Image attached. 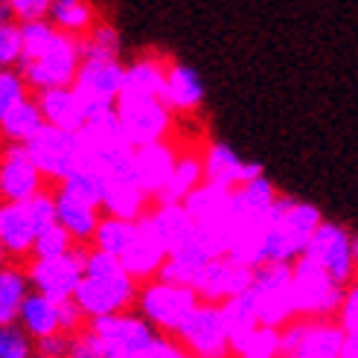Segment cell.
<instances>
[{"label": "cell", "mask_w": 358, "mask_h": 358, "mask_svg": "<svg viewBox=\"0 0 358 358\" xmlns=\"http://www.w3.org/2000/svg\"><path fill=\"white\" fill-rule=\"evenodd\" d=\"M213 262L210 250L199 242V236H195V242H189L187 248H181L178 254H172L164 265V271H160L157 280H166V282H175V285H187V289H192L195 280H199V274L204 271V268Z\"/></svg>", "instance_id": "obj_27"}, {"label": "cell", "mask_w": 358, "mask_h": 358, "mask_svg": "<svg viewBox=\"0 0 358 358\" xmlns=\"http://www.w3.org/2000/svg\"><path fill=\"white\" fill-rule=\"evenodd\" d=\"M70 341L73 335H52V338H44V341H35V352L38 355H50V358H67L70 352Z\"/></svg>", "instance_id": "obj_47"}, {"label": "cell", "mask_w": 358, "mask_h": 358, "mask_svg": "<svg viewBox=\"0 0 358 358\" xmlns=\"http://www.w3.org/2000/svg\"><path fill=\"white\" fill-rule=\"evenodd\" d=\"M27 210H29V216H32L35 230H38V236L44 234V230H50V227L59 224L56 192H41V195H35L32 201H27Z\"/></svg>", "instance_id": "obj_42"}, {"label": "cell", "mask_w": 358, "mask_h": 358, "mask_svg": "<svg viewBox=\"0 0 358 358\" xmlns=\"http://www.w3.org/2000/svg\"><path fill=\"white\" fill-rule=\"evenodd\" d=\"M189 216L199 230V242L210 250L213 259L230 257L234 248V230H236V210H234V189L204 181L184 201Z\"/></svg>", "instance_id": "obj_3"}, {"label": "cell", "mask_w": 358, "mask_h": 358, "mask_svg": "<svg viewBox=\"0 0 358 358\" xmlns=\"http://www.w3.org/2000/svg\"><path fill=\"white\" fill-rule=\"evenodd\" d=\"M27 82L17 70H0V114H9L21 102H27Z\"/></svg>", "instance_id": "obj_41"}, {"label": "cell", "mask_w": 358, "mask_h": 358, "mask_svg": "<svg viewBox=\"0 0 358 358\" xmlns=\"http://www.w3.org/2000/svg\"><path fill=\"white\" fill-rule=\"evenodd\" d=\"M149 219L169 257L178 254L181 248H187L189 242H195V236H199L195 222L184 204H157L155 210H149Z\"/></svg>", "instance_id": "obj_21"}, {"label": "cell", "mask_w": 358, "mask_h": 358, "mask_svg": "<svg viewBox=\"0 0 358 358\" xmlns=\"http://www.w3.org/2000/svg\"><path fill=\"white\" fill-rule=\"evenodd\" d=\"M146 204H149V195L140 189V184L134 178H122V181H111L108 192H105V201L102 210L108 213L111 219H122V222H140L146 219Z\"/></svg>", "instance_id": "obj_25"}, {"label": "cell", "mask_w": 358, "mask_h": 358, "mask_svg": "<svg viewBox=\"0 0 358 358\" xmlns=\"http://www.w3.org/2000/svg\"><path fill=\"white\" fill-rule=\"evenodd\" d=\"M24 59V32L21 24H0V64L3 70H15Z\"/></svg>", "instance_id": "obj_40"}, {"label": "cell", "mask_w": 358, "mask_h": 358, "mask_svg": "<svg viewBox=\"0 0 358 358\" xmlns=\"http://www.w3.org/2000/svg\"><path fill=\"white\" fill-rule=\"evenodd\" d=\"M347 332L335 320H309L303 344L292 358H341Z\"/></svg>", "instance_id": "obj_26"}, {"label": "cell", "mask_w": 358, "mask_h": 358, "mask_svg": "<svg viewBox=\"0 0 358 358\" xmlns=\"http://www.w3.org/2000/svg\"><path fill=\"white\" fill-rule=\"evenodd\" d=\"M17 327H21L27 335H32L35 341L62 335V309H59V303H52L50 297L32 292L27 297V303H24V309H21Z\"/></svg>", "instance_id": "obj_24"}, {"label": "cell", "mask_w": 358, "mask_h": 358, "mask_svg": "<svg viewBox=\"0 0 358 358\" xmlns=\"http://www.w3.org/2000/svg\"><path fill=\"white\" fill-rule=\"evenodd\" d=\"M199 303H201V297L192 289L166 282V280L146 282L140 289V297H137L140 317L149 320L157 332H169V335H175L181 329V324L195 312Z\"/></svg>", "instance_id": "obj_6"}, {"label": "cell", "mask_w": 358, "mask_h": 358, "mask_svg": "<svg viewBox=\"0 0 358 358\" xmlns=\"http://www.w3.org/2000/svg\"><path fill=\"white\" fill-rule=\"evenodd\" d=\"M24 149L32 164L38 166V172L44 175V181H52L59 187L79 169V134L44 125Z\"/></svg>", "instance_id": "obj_11"}, {"label": "cell", "mask_w": 358, "mask_h": 358, "mask_svg": "<svg viewBox=\"0 0 358 358\" xmlns=\"http://www.w3.org/2000/svg\"><path fill=\"white\" fill-rule=\"evenodd\" d=\"M35 350L21 327H0V358H32Z\"/></svg>", "instance_id": "obj_43"}, {"label": "cell", "mask_w": 358, "mask_h": 358, "mask_svg": "<svg viewBox=\"0 0 358 358\" xmlns=\"http://www.w3.org/2000/svg\"><path fill=\"white\" fill-rule=\"evenodd\" d=\"M222 317H224V327H227V335H230V347H234V355L242 350V344L248 341V338L262 327L257 312H254V303H250L248 294L222 303Z\"/></svg>", "instance_id": "obj_32"}, {"label": "cell", "mask_w": 358, "mask_h": 358, "mask_svg": "<svg viewBox=\"0 0 358 358\" xmlns=\"http://www.w3.org/2000/svg\"><path fill=\"white\" fill-rule=\"evenodd\" d=\"M134 230H137V222H122V219H111V216H108V219L99 222L91 248L120 259L125 250H129V245H131V239H134Z\"/></svg>", "instance_id": "obj_34"}, {"label": "cell", "mask_w": 358, "mask_h": 358, "mask_svg": "<svg viewBox=\"0 0 358 358\" xmlns=\"http://www.w3.org/2000/svg\"><path fill=\"white\" fill-rule=\"evenodd\" d=\"M38 230L32 224L27 204H3L0 207V248L12 259L32 257Z\"/></svg>", "instance_id": "obj_19"}, {"label": "cell", "mask_w": 358, "mask_h": 358, "mask_svg": "<svg viewBox=\"0 0 358 358\" xmlns=\"http://www.w3.org/2000/svg\"><path fill=\"white\" fill-rule=\"evenodd\" d=\"M178 344L195 358H230L234 347H230V335L222 317V306L213 303H199L195 312L181 324L175 332Z\"/></svg>", "instance_id": "obj_12"}, {"label": "cell", "mask_w": 358, "mask_h": 358, "mask_svg": "<svg viewBox=\"0 0 358 358\" xmlns=\"http://www.w3.org/2000/svg\"><path fill=\"white\" fill-rule=\"evenodd\" d=\"M204 99V85L199 79L192 67L187 64H178V62H169V70H166V87H164V102L166 108L175 114H192L199 111V105Z\"/></svg>", "instance_id": "obj_23"}, {"label": "cell", "mask_w": 358, "mask_h": 358, "mask_svg": "<svg viewBox=\"0 0 358 358\" xmlns=\"http://www.w3.org/2000/svg\"><path fill=\"white\" fill-rule=\"evenodd\" d=\"M143 358H195L192 352H187L181 344H175L172 338H166V335H160L157 341L152 344V350L143 355Z\"/></svg>", "instance_id": "obj_48"}, {"label": "cell", "mask_w": 358, "mask_h": 358, "mask_svg": "<svg viewBox=\"0 0 358 358\" xmlns=\"http://www.w3.org/2000/svg\"><path fill=\"white\" fill-rule=\"evenodd\" d=\"M56 207H59V224L76 239V245L94 242L96 227L102 222L96 204L85 201V199H79V195L67 192V189H56Z\"/></svg>", "instance_id": "obj_22"}, {"label": "cell", "mask_w": 358, "mask_h": 358, "mask_svg": "<svg viewBox=\"0 0 358 358\" xmlns=\"http://www.w3.org/2000/svg\"><path fill=\"white\" fill-rule=\"evenodd\" d=\"M324 224L320 210L315 204L280 195V201L268 219V236H265V262L268 265H294L303 259L309 242Z\"/></svg>", "instance_id": "obj_2"}, {"label": "cell", "mask_w": 358, "mask_h": 358, "mask_svg": "<svg viewBox=\"0 0 358 358\" xmlns=\"http://www.w3.org/2000/svg\"><path fill=\"white\" fill-rule=\"evenodd\" d=\"M117 117L134 149L164 143V137L169 134V122H172V111L166 108L164 99L134 96V94H122L117 99Z\"/></svg>", "instance_id": "obj_9"}, {"label": "cell", "mask_w": 358, "mask_h": 358, "mask_svg": "<svg viewBox=\"0 0 358 358\" xmlns=\"http://www.w3.org/2000/svg\"><path fill=\"white\" fill-rule=\"evenodd\" d=\"M204 175L210 184L239 189L250 181H257V178H262V166L242 160L227 143H213V146H207V155H204Z\"/></svg>", "instance_id": "obj_17"}, {"label": "cell", "mask_w": 358, "mask_h": 358, "mask_svg": "<svg viewBox=\"0 0 358 358\" xmlns=\"http://www.w3.org/2000/svg\"><path fill=\"white\" fill-rule=\"evenodd\" d=\"M32 358H50V355H38V352H35V355H32Z\"/></svg>", "instance_id": "obj_51"}, {"label": "cell", "mask_w": 358, "mask_h": 358, "mask_svg": "<svg viewBox=\"0 0 358 358\" xmlns=\"http://www.w3.org/2000/svg\"><path fill=\"white\" fill-rule=\"evenodd\" d=\"M102 347V358H143L157 341V329L140 315H111L87 324Z\"/></svg>", "instance_id": "obj_8"}, {"label": "cell", "mask_w": 358, "mask_h": 358, "mask_svg": "<svg viewBox=\"0 0 358 358\" xmlns=\"http://www.w3.org/2000/svg\"><path fill=\"white\" fill-rule=\"evenodd\" d=\"M204 181H207L204 157H199V155H181V157H178V166H175L172 178H169V184H166V189L160 192L157 204H184Z\"/></svg>", "instance_id": "obj_29"}, {"label": "cell", "mask_w": 358, "mask_h": 358, "mask_svg": "<svg viewBox=\"0 0 358 358\" xmlns=\"http://www.w3.org/2000/svg\"><path fill=\"white\" fill-rule=\"evenodd\" d=\"M21 32H24V59L27 62H38L47 56V50L52 47V41L59 38V32L56 24L52 21H32V24H21ZM21 59V62H24Z\"/></svg>", "instance_id": "obj_36"}, {"label": "cell", "mask_w": 358, "mask_h": 358, "mask_svg": "<svg viewBox=\"0 0 358 358\" xmlns=\"http://www.w3.org/2000/svg\"><path fill=\"white\" fill-rule=\"evenodd\" d=\"M76 239L67 234L62 224L44 230V234L35 239V250H32V259H62L67 254H73Z\"/></svg>", "instance_id": "obj_38"}, {"label": "cell", "mask_w": 358, "mask_h": 358, "mask_svg": "<svg viewBox=\"0 0 358 358\" xmlns=\"http://www.w3.org/2000/svg\"><path fill=\"white\" fill-rule=\"evenodd\" d=\"M352 254H355V265H358V234L352 236Z\"/></svg>", "instance_id": "obj_50"}, {"label": "cell", "mask_w": 358, "mask_h": 358, "mask_svg": "<svg viewBox=\"0 0 358 358\" xmlns=\"http://www.w3.org/2000/svg\"><path fill=\"white\" fill-rule=\"evenodd\" d=\"M29 274L15 265L0 268V327H15L29 292Z\"/></svg>", "instance_id": "obj_28"}, {"label": "cell", "mask_w": 358, "mask_h": 358, "mask_svg": "<svg viewBox=\"0 0 358 358\" xmlns=\"http://www.w3.org/2000/svg\"><path fill=\"white\" fill-rule=\"evenodd\" d=\"M44 114L38 108L35 99L21 102L17 108H12L9 114H0V131L9 143H17V146H27V143L44 129Z\"/></svg>", "instance_id": "obj_31"}, {"label": "cell", "mask_w": 358, "mask_h": 358, "mask_svg": "<svg viewBox=\"0 0 358 358\" xmlns=\"http://www.w3.org/2000/svg\"><path fill=\"white\" fill-rule=\"evenodd\" d=\"M236 358H282V350H280V329L259 327V329L242 344V350L236 352Z\"/></svg>", "instance_id": "obj_39"}, {"label": "cell", "mask_w": 358, "mask_h": 358, "mask_svg": "<svg viewBox=\"0 0 358 358\" xmlns=\"http://www.w3.org/2000/svg\"><path fill=\"white\" fill-rule=\"evenodd\" d=\"M341 358H358V332L347 335V341H344V350H341Z\"/></svg>", "instance_id": "obj_49"}, {"label": "cell", "mask_w": 358, "mask_h": 358, "mask_svg": "<svg viewBox=\"0 0 358 358\" xmlns=\"http://www.w3.org/2000/svg\"><path fill=\"white\" fill-rule=\"evenodd\" d=\"M292 294H294V312L306 320H329L341 312V303L347 289L338 285L324 268L297 259L292 265Z\"/></svg>", "instance_id": "obj_4"}, {"label": "cell", "mask_w": 358, "mask_h": 358, "mask_svg": "<svg viewBox=\"0 0 358 358\" xmlns=\"http://www.w3.org/2000/svg\"><path fill=\"white\" fill-rule=\"evenodd\" d=\"M50 0H12V15L21 24H32V21H44L50 17Z\"/></svg>", "instance_id": "obj_45"}, {"label": "cell", "mask_w": 358, "mask_h": 358, "mask_svg": "<svg viewBox=\"0 0 358 358\" xmlns=\"http://www.w3.org/2000/svg\"><path fill=\"white\" fill-rule=\"evenodd\" d=\"M59 189H67V192L79 195V199L91 201V204H96V207H102L105 192H108V181H105V178H102L96 169H91V166H79V169L70 175Z\"/></svg>", "instance_id": "obj_35"}, {"label": "cell", "mask_w": 358, "mask_h": 358, "mask_svg": "<svg viewBox=\"0 0 358 358\" xmlns=\"http://www.w3.org/2000/svg\"><path fill=\"white\" fill-rule=\"evenodd\" d=\"M50 21L56 24V29L76 35V38H85L99 21L94 15L91 3H82V0H52L50 6Z\"/></svg>", "instance_id": "obj_33"}, {"label": "cell", "mask_w": 358, "mask_h": 358, "mask_svg": "<svg viewBox=\"0 0 358 358\" xmlns=\"http://www.w3.org/2000/svg\"><path fill=\"white\" fill-rule=\"evenodd\" d=\"M169 254H166V248L164 242H160L157 236V230L152 227V219H140L137 222V230H134V239L129 245V250L120 257L122 268L129 271L134 280H157L160 271H164V265H166Z\"/></svg>", "instance_id": "obj_16"}, {"label": "cell", "mask_w": 358, "mask_h": 358, "mask_svg": "<svg viewBox=\"0 0 358 358\" xmlns=\"http://www.w3.org/2000/svg\"><path fill=\"white\" fill-rule=\"evenodd\" d=\"M35 102L44 114V122L52 129H62L70 134H79L87 122V114L76 96L73 87H50V91L35 94Z\"/></svg>", "instance_id": "obj_20"}, {"label": "cell", "mask_w": 358, "mask_h": 358, "mask_svg": "<svg viewBox=\"0 0 358 358\" xmlns=\"http://www.w3.org/2000/svg\"><path fill=\"white\" fill-rule=\"evenodd\" d=\"M338 324L347 335L358 332V280L352 285H347V294L341 303V312H338Z\"/></svg>", "instance_id": "obj_44"}, {"label": "cell", "mask_w": 358, "mask_h": 358, "mask_svg": "<svg viewBox=\"0 0 358 358\" xmlns=\"http://www.w3.org/2000/svg\"><path fill=\"white\" fill-rule=\"evenodd\" d=\"M87 254H91V248L76 245L73 254H67L62 259H32V265L27 268L32 289L50 297L52 303L73 300L82 285V277H85Z\"/></svg>", "instance_id": "obj_10"}, {"label": "cell", "mask_w": 358, "mask_h": 358, "mask_svg": "<svg viewBox=\"0 0 358 358\" xmlns=\"http://www.w3.org/2000/svg\"><path fill=\"white\" fill-rule=\"evenodd\" d=\"M67 358H102L99 338L91 329H82L79 335H73V341H70Z\"/></svg>", "instance_id": "obj_46"}, {"label": "cell", "mask_w": 358, "mask_h": 358, "mask_svg": "<svg viewBox=\"0 0 358 358\" xmlns=\"http://www.w3.org/2000/svg\"><path fill=\"white\" fill-rule=\"evenodd\" d=\"M166 70H169V64L157 62V59H137L134 64L125 67L122 94H134V96H157V99H164Z\"/></svg>", "instance_id": "obj_30"}, {"label": "cell", "mask_w": 358, "mask_h": 358, "mask_svg": "<svg viewBox=\"0 0 358 358\" xmlns=\"http://www.w3.org/2000/svg\"><path fill=\"white\" fill-rule=\"evenodd\" d=\"M303 259L320 265L338 285H344V289L355 282V268L358 265H355V254H352V236L335 222L320 224V230L309 242Z\"/></svg>", "instance_id": "obj_13"}, {"label": "cell", "mask_w": 358, "mask_h": 358, "mask_svg": "<svg viewBox=\"0 0 358 358\" xmlns=\"http://www.w3.org/2000/svg\"><path fill=\"white\" fill-rule=\"evenodd\" d=\"M254 274L257 271H250V268H245L242 262L230 259V257H219L199 274L192 292L201 297V303L222 306L227 300H236V297L248 294V289L254 285Z\"/></svg>", "instance_id": "obj_14"}, {"label": "cell", "mask_w": 358, "mask_h": 358, "mask_svg": "<svg viewBox=\"0 0 358 358\" xmlns=\"http://www.w3.org/2000/svg\"><path fill=\"white\" fill-rule=\"evenodd\" d=\"M44 192V175L29 160L27 149L9 143L0 160V195L3 204H27Z\"/></svg>", "instance_id": "obj_15"}, {"label": "cell", "mask_w": 358, "mask_h": 358, "mask_svg": "<svg viewBox=\"0 0 358 358\" xmlns=\"http://www.w3.org/2000/svg\"><path fill=\"white\" fill-rule=\"evenodd\" d=\"M175 166H178V155L166 143L134 149V181L149 199H160V192L166 189Z\"/></svg>", "instance_id": "obj_18"}, {"label": "cell", "mask_w": 358, "mask_h": 358, "mask_svg": "<svg viewBox=\"0 0 358 358\" xmlns=\"http://www.w3.org/2000/svg\"><path fill=\"white\" fill-rule=\"evenodd\" d=\"M137 280L125 271L117 257H108L102 250L87 254L85 262V277L76 292V306L85 312V317H111L125 315V309L137 300Z\"/></svg>", "instance_id": "obj_1"}, {"label": "cell", "mask_w": 358, "mask_h": 358, "mask_svg": "<svg viewBox=\"0 0 358 358\" xmlns=\"http://www.w3.org/2000/svg\"><path fill=\"white\" fill-rule=\"evenodd\" d=\"M122 85H125V67L117 59H85L73 82V91L87 120L114 111L117 99L122 96Z\"/></svg>", "instance_id": "obj_7"}, {"label": "cell", "mask_w": 358, "mask_h": 358, "mask_svg": "<svg viewBox=\"0 0 358 358\" xmlns=\"http://www.w3.org/2000/svg\"><path fill=\"white\" fill-rule=\"evenodd\" d=\"M248 297L254 303V312L262 327L282 329L292 320L294 312V294H292V265H262L254 274V285L248 289Z\"/></svg>", "instance_id": "obj_5"}, {"label": "cell", "mask_w": 358, "mask_h": 358, "mask_svg": "<svg viewBox=\"0 0 358 358\" xmlns=\"http://www.w3.org/2000/svg\"><path fill=\"white\" fill-rule=\"evenodd\" d=\"M120 56V35L111 24L99 21L82 38V59H117Z\"/></svg>", "instance_id": "obj_37"}]
</instances>
